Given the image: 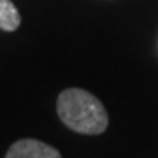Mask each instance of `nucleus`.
Here are the masks:
<instances>
[{
    "label": "nucleus",
    "mask_w": 158,
    "mask_h": 158,
    "mask_svg": "<svg viewBox=\"0 0 158 158\" xmlns=\"http://www.w3.org/2000/svg\"><path fill=\"white\" fill-rule=\"evenodd\" d=\"M21 23V16L11 0H0V28L14 32Z\"/></svg>",
    "instance_id": "nucleus-3"
},
{
    "label": "nucleus",
    "mask_w": 158,
    "mask_h": 158,
    "mask_svg": "<svg viewBox=\"0 0 158 158\" xmlns=\"http://www.w3.org/2000/svg\"><path fill=\"white\" fill-rule=\"evenodd\" d=\"M6 158H62L60 151L35 139H21L9 148Z\"/></svg>",
    "instance_id": "nucleus-2"
},
{
    "label": "nucleus",
    "mask_w": 158,
    "mask_h": 158,
    "mask_svg": "<svg viewBox=\"0 0 158 158\" xmlns=\"http://www.w3.org/2000/svg\"><path fill=\"white\" fill-rule=\"evenodd\" d=\"M58 116L70 130L85 135H98L109 125L107 111L102 102L90 91L69 88L58 95Z\"/></svg>",
    "instance_id": "nucleus-1"
}]
</instances>
